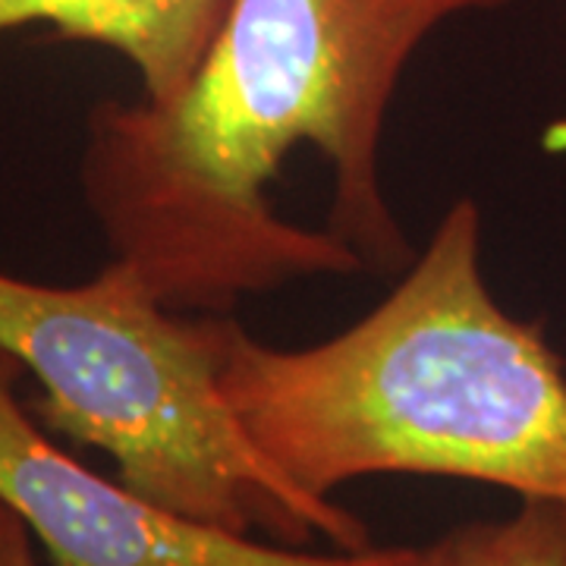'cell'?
<instances>
[{
	"label": "cell",
	"instance_id": "277c9868",
	"mask_svg": "<svg viewBox=\"0 0 566 566\" xmlns=\"http://www.w3.org/2000/svg\"><path fill=\"white\" fill-rule=\"evenodd\" d=\"M22 368L0 349V504L48 566H403L409 547L315 554L192 523L66 453L20 403Z\"/></svg>",
	"mask_w": 566,
	"mask_h": 566
},
{
	"label": "cell",
	"instance_id": "8992f818",
	"mask_svg": "<svg viewBox=\"0 0 566 566\" xmlns=\"http://www.w3.org/2000/svg\"><path fill=\"white\" fill-rule=\"evenodd\" d=\"M403 566H566V501H520L501 520H475L409 547Z\"/></svg>",
	"mask_w": 566,
	"mask_h": 566
},
{
	"label": "cell",
	"instance_id": "7a4b0ae2",
	"mask_svg": "<svg viewBox=\"0 0 566 566\" xmlns=\"http://www.w3.org/2000/svg\"><path fill=\"white\" fill-rule=\"evenodd\" d=\"M221 394L312 497L368 475H438L566 501V365L494 300L472 199L447 208L381 303L322 344L277 349L227 318Z\"/></svg>",
	"mask_w": 566,
	"mask_h": 566
},
{
	"label": "cell",
	"instance_id": "3957f363",
	"mask_svg": "<svg viewBox=\"0 0 566 566\" xmlns=\"http://www.w3.org/2000/svg\"><path fill=\"white\" fill-rule=\"evenodd\" d=\"M223 324L186 318L117 259L82 283L0 271V349L41 387L48 431L107 453L129 491L192 523L371 547L356 513L305 494L249 441L221 394Z\"/></svg>",
	"mask_w": 566,
	"mask_h": 566
},
{
	"label": "cell",
	"instance_id": "52a82bcc",
	"mask_svg": "<svg viewBox=\"0 0 566 566\" xmlns=\"http://www.w3.org/2000/svg\"><path fill=\"white\" fill-rule=\"evenodd\" d=\"M0 566H44L39 545L17 513L0 504Z\"/></svg>",
	"mask_w": 566,
	"mask_h": 566
},
{
	"label": "cell",
	"instance_id": "5b68a950",
	"mask_svg": "<svg viewBox=\"0 0 566 566\" xmlns=\"http://www.w3.org/2000/svg\"><path fill=\"white\" fill-rule=\"evenodd\" d=\"M230 0H0V35L48 25L133 63L142 98L170 104L192 82Z\"/></svg>",
	"mask_w": 566,
	"mask_h": 566
},
{
	"label": "cell",
	"instance_id": "6da1fadb",
	"mask_svg": "<svg viewBox=\"0 0 566 566\" xmlns=\"http://www.w3.org/2000/svg\"><path fill=\"white\" fill-rule=\"evenodd\" d=\"M513 0H230L170 104L98 102L82 199L177 312L416 255L381 180L387 111L444 22Z\"/></svg>",
	"mask_w": 566,
	"mask_h": 566
}]
</instances>
